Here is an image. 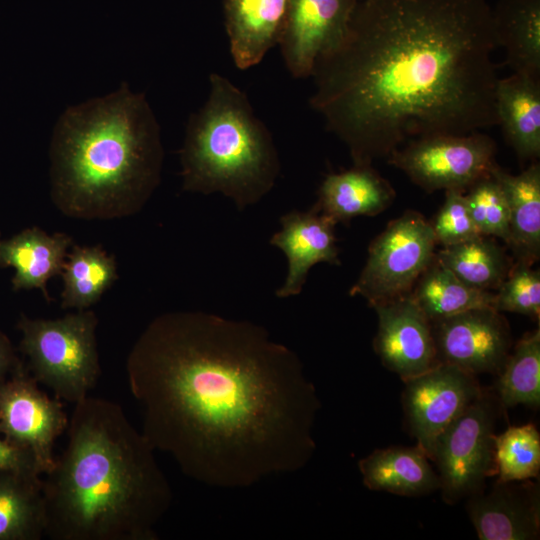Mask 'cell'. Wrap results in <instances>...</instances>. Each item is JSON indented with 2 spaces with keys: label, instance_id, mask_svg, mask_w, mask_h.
I'll list each match as a JSON object with an SVG mask.
<instances>
[{
  "label": "cell",
  "instance_id": "cell-9",
  "mask_svg": "<svg viewBox=\"0 0 540 540\" xmlns=\"http://www.w3.org/2000/svg\"><path fill=\"white\" fill-rule=\"evenodd\" d=\"M496 150L494 140L481 131L437 134L409 141L389 155L388 163L425 191H466L491 173Z\"/></svg>",
  "mask_w": 540,
  "mask_h": 540
},
{
  "label": "cell",
  "instance_id": "cell-25",
  "mask_svg": "<svg viewBox=\"0 0 540 540\" xmlns=\"http://www.w3.org/2000/svg\"><path fill=\"white\" fill-rule=\"evenodd\" d=\"M410 296L431 323L475 308H493L494 292L472 288L434 260L416 281Z\"/></svg>",
  "mask_w": 540,
  "mask_h": 540
},
{
  "label": "cell",
  "instance_id": "cell-31",
  "mask_svg": "<svg viewBox=\"0 0 540 540\" xmlns=\"http://www.w3.org/2000/svg\"><path fill=\"white\" fill-rule=\"evenodd\" d=\"M494 292V309L540 317V272L531 264L517 261L512 264L506 278Z\"/></svg>",
  "mask_w": 540,
  "mask_h": 540
},
{
  "label": "cell",
  "instance_id": "cell-24",
  "mask_svg": "<svg viewBox=\"0 0 540 540\" xmlns=\"http://www.w3.org/2000/svg\"><path fill=\"white\" fill-rule=\"evenodd\" d=\"M45 523L41 475L0 470V540H39Z\"/></svg>",
  "mask_w": 540,
  "mask_h": 540
},
{
  "label": "cell",
  "instance_id": "cell-15",
  "mask_svg": "<svg viewBox=\"0 0 540 540\" xmlns=\"http://www.w3.org/2000/svg\"><path fill=\"white\" fill-rule=\"evenodd\" d=\"M467 510L480 540L539 537V489L528 480L496 482L490 492L470 496Z\"/></svg>",
  "mask_w": 540,
  "mask_h": 540
},
{
  "label": "cell",
  "instance_id": "cell-29",
  "mask_svg": "<svg viewBox=\"0 0 540 540\" xmlns=\"http://www.w3.org/2000/svg\"><path fill=\"white\" fill-rule=\"evenodd\" d=\"M496 482L525 481L540 471V435L532 423L495 435Z\"/></svg>",
  "mask_w": 540,
  "mask_h": 540
},
{
  "label": "cell",
  "instance_id": "cell-6",
  "mask_svg": "<svg viewBox=\"0 0 540 540\" xmlns=\"http://www.w3.org/2000/svg\"><path fill=\"white\" fill-rule=\"evenodd\" d=\"M97 325L96 314L88 309L57 319L19 318L20 348L31 375L57 399L75 404L96 385L100 376Z\"/></svg>",
  "mask_w": 540,
  "mask_h": 540
},
{
  "label": "cell",
  "instance_id": "cell-27",
  "mask_svg": "<svg viewBox=\"0 0 540 540\" xmlns=\"http://www.w3.org/2000/svg\"><path fill=\"white\" fill-rule=\"evenodd\" d=\"M437 260L466 285L494 292L512 266L502 247L489 236L442 247Z\"/></svg>",
  "mask_w": 540,
  "mask_h": 540
},
{
  "label": "cell",
  "instance_id": "cell-30",
  "mask_svg": "<svg viewBox=\"0 0 540 540\" xmlns=\"http://www.w3.org/2000/svg\"><path fill=\"white\" fill-rule=\"evenodd\" d=\"M465 193L470 216L480 235L510 240L509 210L505 194L491 173L473 183Z\"/></svg>",
  "mask_w": 540,
  "mask_h": 540
},
{
  "label": "cell",
  "instance_id": "cell-7",
  "mask_svg": "<svg viewBox=\"0 0 540 540\" xmlns=\"http://www.w3.org/2000/svg\"><path fill=\"white\" fill-rule=\"evenodd\" d=\"M436 246L430 222L416 211H406L371 242L350 295L361 296L374 307L410 294L434 260Z\"/></svg>",
  "mask_w": 540,
  "mask_h": 540
},
{
  "label": "cell",
  "instance_id": "cell-2",
  "mask_svg": "<svg viewBox=\"0 0 540 540\" xmlns=\"http://www.w3.org/2000/svg\"><path fill=\"white\" fill-rule=\"evenodd\" d=\"M487 0H358L341 44L311 77L312 109L354 165L403 143L498 125Z\"/></svg>",
  "mask_w": 540,
  "mask_h": 540
},
{
  "label": "cell",
  "instance_id": "cell-19",
  "mask_svg": "<svg viewBox=\"0 0 540 540\" xmlns=\"http://www.w3.org/2000/svg\"><path fill=\"white\" fill-rule=\"evenodd\" d=\"M72 238L65 233L47 234L38 227L26 228L0 239V268L12 267L14 290L40 289L47 300V282L61 274Z\"/></svg>",
  "mask_w": 540,
  "mask_h": 540
},
{
  "label": "cell",
  "instance_id": "cell-34",
  "mask_svg": "<svg viewBox=\"0 0 540 540\" xmlns=\"http://www.w3.org/2000/svg\"><path fill=\"white\" fill-rule=\"evenodd\" d=\"M20 364L10 340L0 331V382L9 377Z\"/></svg>",
  "mask_w": 540,
  "mask_h": 540
},
{
  "label": "cell",
  "instance_id": "cell-14",
  "mask_svg": "<svg viewBox=\"0 0 540 540\" xmlns=\"http://www.w3.org/2000/svg\"><path fill=\"white\" fill-rule=\"evenodd\" d=\"M373 308L378 316L373 346L387 369L405 381L439 363L432 324L410 294Z\"/></svg>",
  "mask_w": 540,
  "mask_h": 540
},
{
  "label": "cell",
  "instance_id": "cell-17",
  "mask_svg": "<svg viewBox=\"0 0 540 540\" xmlns=\"http://www.w3.org/2000/svg\"><path fill=\"white\" fill-rule=\"evenodd\" d=\"M289 0H223L225 29L236 67L262 61L278 44Z\"/></svg>",
  "mask_w": 540,
  "mask_h": 540
},
{
  "label": "cell",
  "instance_id": "cell-28",
  "mask_svg": "<svg viewBox=\"0 0 540 540\" xmlns=\"http://www.w3.org/2000/svg\"><path fill=\"white\" fill-rule=\"evenodd\" d=\"M495 395L501 407L540 404V330L525 334L498 372Z\"/></svg>",
  "mask_w": 540,
  "mask_h": 540
},
{
  "label": "cell",
  "instance_id": "cell-11",
  "mask_svg": "<svg viewBox=\"0 0 540 540\" xmlns=\"http://www.w3.org/2000/svg\"><path fill=\"white\" fill-rule=\"evenodd\" d=\"M403 382L402 400L410 432L432 460L438 437L483 389L476 375L443 362Z\"/></svg>",
  "mask_w": 540,
  "mask_h": 540
},
{
  "label": "cell",
  "instance_id": "cell-4",
  "mask_svg": "<svg viewBox=\"0 0 540 540\" xmlns=\"http://www.w3.org/2000/svg\"><path fill=\"white\" fill-rule=\"evenodd\" d=\"M160 129L128 85L69 107L50 146L51 200L64 215L111 220L138 213L160 182Z\"/></svg>",
  "mask_w": 540,
  "mask_h": 540
},
{
  "label": "cell",
  "instance_id": "cell-23",
  "mask_svg": "<svg viewBox=\"0 0 540 540\" xmlns=\"http://www.w3.org/2000/svg\"><path fill=\"white\" fill-rule=\"evenodd\" d=\"M491 16L505 64L513 73L540 78V0H499Z\"/></svg>",
  "mask_w": 540,
  "mask_h": 540
},
{
  "label": "cell",
  "instance_id": "cell-32",
  "mask_svg": "<svg viewBox=\"0 0 540 540\" xmlns=\"http://www.w3.org/2000/svg\"><path fill=\"white\" fill-rule=\"evenodd\" d=\"M430 224L437 245L442 247L480 235L470 216L465 191L461 189L445 191V201Z\"/></svg>",
  "mask_w": 540,
  "mask_h": 540
},
{
  "label": "cell",
  "instance_id": "cell-1",
  "mask_svg": "<svg viewBox=\"0 0 540 540\" xmlns=\"http://www.w3.org/2000/svg\"><path fill=\"white\" fill-rule=\"evenodd\" d=\"M126 374L144 437L200 483L249 487L314 454L316 389L298 355L260 325L161 314L132 346Z\"/></svg>",
  "mask_w": 540,
  "mask_h": 540
},
{
  "label": "cell",
  "instance_id": "cell-10",
  "mask_svg": "<svg viewBox=\"0 0 540 540\" xmlns=\"http://www.w3.org/2000/svg\"><path fill=\"white\" fill-rule=\"evenodd\" d=\"M37 383L22 363L0 382V434L30 454L42 475L55 464L54 445L69 418L59 399L50 398Z\"/></svg>",
  "mask_w": 540,
  "mask_h": 540
},
{
  "label": "cell",
  "instance_id": "cell-22",
  "mask_svg": "<svg viewBox=\"0 0 540 540\" xmlns=\"http://www.w3.org/2000/svg\"><path fill=\"white\" fill-rule=\"evenodd\" d=\"M491 175L499 182L508 204V246L517 261L533 265L540 255V165L532 162L512 175L496 164Z\"/></svg>",
  "mask_w": 540,
  "mask_h": 540
},
{
  "label": "cell",
  "instance_id": "cell-8",
  "mask_svg": "<svg viewBox=\"0 0 540 540\" xmlns=\"http://www.w3.org/2000/svg\"><path fill=\"white\" fill-rule=\"evenodd\" d=\"M499 407L496 395L482 390L438 437L432 461L446 503L482 491L485 479L496 473L494 427Z\"/></svg>",
  "mask_w": 540,
  "mask_h": 540
},
{
  "label": "cell",
  "instance_id": "cell-21",
  "mask_svg": "<svg viewBox=\"0 0 540 540\" xmlns=\"http://www.w3.org/2000/svg\"><path fill=\"white\" fill-rule=\"evenodd\" d=\"M417 445L375 449L358 462L364 485L374 491L415 497L439 489V477Z\"/></svg>",
  "mask_w": 540,
  "mask_h": 540
},
{
  "label": "cell",
  "instance_id": "cell-33",
  "mask_svg": "<svg viewBox=\"0 0 540 540\" xmlns=\"http://www.w3.org/2000/svg\"><path fill=\"white\" fill-rule=\"evenodd\" d=\"M0 470L41 475L32 456L4 438H0Z\"/></svg>",
  "mask_w": 540,
  "mask_h": 540
},
{
  "label": "cell",
  "instance_id": "cell-13",
  "mask_svg": "<svg viewBox=\"0 0 540 540\" xmlns=\"http://www.w3.org/2000/svg\"><path fill=\"white\" fill-rule=\"evenodd\" d=\"M431 324L438 362L473 375L498 374L510 353L509 327L493 308L470 309Z\"/></svg>",
  "mask_w": 540,
  "mask_h": 540
},
{
  "label": "cell",
  "instance_id": "cell-20",
  "mask_svg": "<svg viewBox=\"0 0 540 540\" xmlns=\"http://www.w3.org/2000/svg\"><path fill=\"white\" fill-rule=\"evenodd\" d=\"M498 125L519 159L540 156V78L512 73L499 78L495 92Z\"/></svg>",
  "mask_w": 540,
  "mask_h": 540
},
{
  "label": "cell",
  "instance_id": "cell-3",
  "mask_svg": "<svg viewBox=\"0 0 540 540\" xmlns=\"http://www.w3.org/2000/svg\"><path fill=\"white\" fill-rule=\"evenodd\" d=\"M67 444L42 480L45 535L53 540H156L172 502L155 450L122 407L75 403Z\"/></svg>",
  "mask_w": 540,
  "mask_h": 540
},
{
  "label": "cell",
  "instance_id": "cell-12",
  "mask_svg": "<svg viewBox=\"0 0 540 540\" xmlns=\"http://www.w3.org/2000/svg\"><path fill=\"white\" fill-rule=\"evenodd\" d=\"M358 0H289L278 44L294 78L312 75L316 61L347 35Z\"/></svg>",
  "mask_w": 540,
  "mask_h": 540
},
{
  "label": "cell",
  "instance_id": "cell-16",
  "mask_svg": "<svg viewBox=\"0 0 540 540\" xmlns=\"http://www.w3.org/2000/svg\"><path fill=\"white\" fill-rule=\"evenodd\" d=\"M281 230L270 239V244L281 249L288 260V274L276 291L279 298L298 295L309 270L317 263L339 265L336 246V223L312 207L307 212L292 211L280 219Z\"/></svg>",
  "mask_w": 540,
  "mask_h": 540
},
{
  "label": "cell",
  "instance_id": "cell-26",
  "mask_svg": "<svg viewBox=\"0 0 540 540\" xmlns=\"http://www.w3.org/2000/svg\"><path fill=\"white\" fill-rule=\"evenodd\" d=\"M61 275V307L84 310L95 304L117 280V263L101 246L72 245Z\"/></svg>",
  "mask_w": 540,
  "mask_h": 540
},
{
  "label": "cell",
  "instance_id": "cell-18",
  "mask_svg": "<svg viewBox=\"0 0 540 540\" xmlns=\"http://www.w3.org/2000/svg\"><path fill=\"white\" fill-rule=\"evenodd\" d=\"M395 195L392 185L371 165H354L324 178L313 207L337 224L377 215L392 204Z\"/></svg>",
  "mask_w": 540,
  "mask_h": 540
},
{
  "label": "cell",
  "instance_id": "cell-5",
  "mask_svg": "<svg viewBox=\"0 0 540 540\" xmlns=\"http://www.w3.org/2000/svg\"><path fill=\"white\" fill-rule=\"evenodd\" d=\"M209 83L208 98L190 116L180 150L182 189L219 192L243 210L273 188L278 151L245 92L215 72Z\"/></svg>",
  "mask_w": 540,
  "mask_h": 540
}]
</instances>
